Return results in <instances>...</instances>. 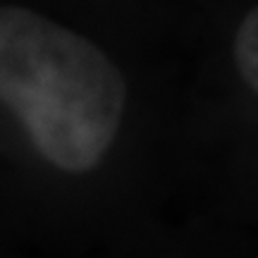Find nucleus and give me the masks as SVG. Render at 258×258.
<instances>
[{"label": "nucleus", "instance_id": "obj_1", "mask_svg": "<svg viewBox=\"0 0 258 258\" xmlns=\"http://www.w3.org/2000/svg\"><path fill=\"white\" fill-rule=\"evenodd\" d=\"M93 15L115 19L175 43L196 0H62Z\"/></svg>", "mask_w": 258, "mask_h": 258}]
</instances>
